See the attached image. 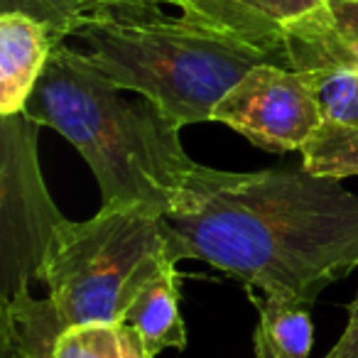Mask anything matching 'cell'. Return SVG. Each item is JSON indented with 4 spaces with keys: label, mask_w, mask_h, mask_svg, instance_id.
I'll return each instance as SVG.
<instances>
[{
    "label": "cell",
    "mask_w": 358,
    "mask_h": 358,
    "mask_svg": "<svg viewBox=\"0 0 358 358\" xmlns=\"http://www.w3.org/2000/svg\"><path fill=\"white\" fill-rule=\"evenodd\" d=\"M169 255L224 270L265 297L312 307L358 265V194L299 167L199 164L162 214Z\"/></svg>",
    "instance_id": "cell-1"
},
{
    "label": "cell",
    "mask_w": 358,
    "mask_h": 358,
    "mask_svg": "<svg viewBox=\"0 0 358 358\" xmlns=\"http://www.w3.org/2000/svg\"><path fill=\"white\" fill-rule=\"evenodd\" d=\"M25 113L66 138L94 172L101 206L167 211L199 162L152 101H130L91 57L66 42L52 50Z\"/></svg>",
    "instance_id": "cell-2"
},
{
    "label": "cell",
    "mask_w": 358,
    "mask_h": 358,
    "mask_svg": "<svg viewBox=\"0 0 358 358\" xmlns=\"http://www.w3.org/2000/svg\"><path fill=\"white\" fill-rule=\"evenodd\" d=\"M76 37L86 55L118 89L152 101L174 125L209 123L214 108L268 55L185 22L103 10Z\"/></svg>",
    "instance_id": "cell-3"
},
{
    "label": "cell",
    "mask_w": 358,
    "mask_h": 358,
    "mask_svg": "<svg viewBox=\"0 0 358 358\" xmlns=\"http://www.w3.org/2000/svg\"><path fill=\"white\" fill-rule=\"evenodd\" d=\"M162 214L115 204L57 229L37 282L47 287L64 327L125 322L145 285L174 260Z\"/></svg>",
    "instance_id": "cell-4"
},
{
    "label": "cell",
    "mask_w": 358,
    "mask_h": 358,
    "mask_svg": "<svg viewBox=\"0 0 358 358\" xmlns=\"http://www.w3.org/2000/svg\"><path fill=\"white\" fill-rule=\"evenodd\" d=\"M37 128L27 113L0 115V302L40 278L52 238L66 221L42 179Z\"/></svg>",
    "instance_id": "cell-5"
},
{
    "label": "cell",
    "mask_w": 358,
    "mask_h": 358,
    "mask_svg": "<svg viewBox=\"0 0 358 358\" xmlns=\"http://www.w3.org/2000/svg\"><path fill=\"white\" fill-rule=\"evenodd\" d=\"M211 120L268 152L302 150L324 123L309 76L275 62L253 66L231 86Z\"/></svg>",
    "instance_id": "cell-6"
},
{
    "label": "cell",
    "mask_w": 358,
    "mask_h": 358,
    "mask_svg": "<svg viewBox=\"0 0 358 358\" xmlns=\"http://www.w3.org/2000/svg\"><path fill=\"white\" fill-rule=\"evenodd\" d=\"M324 0H179L182 20L268 55L280 64L285 32Z\"/></svg>",
    "instance_id": "cell-7"
},
{
    "label": "cell",
    "mask_w": 358,
    "mask_h": 358,
    "mask_svg": "<svg viewBox=\"0 0 358 358\" xmlns=\"http://www.w3.org/2000/svg\"><path fill=\"white\" fill-rule=\"evenodd\" d=\"M280 64L294 71H358V0H324L285 32Z\"/></svg>",
    "instance_id": "cell-8"
},
{
    "label": "cell",
    "mask_w": 358,
    "mask_h": 358,
    "mask_svg": "<svg viewBox=\"0 0 358 358\" xmlns=\"http://www.w3.org/2000/svg\"><path fill=\"white\" fill-rule=\"evenodd\" d=\"M55 47V37L37 20L0 13V115L25 113Z\"/></svg>",
    "instance_id": "cell-9"
},
{
    "label": "cell",
    "mask_w": 358,
    "mask_h": 358,
    "mask_svg": "<svg viewBox=\"0 0 358 358\" xmlns=\"http://www.w3.org/2000/svg\"><path fill=\"white\" fill-rule=\"evenodd\" d=\"M179 270L177 263L169 260L135 297L125 314V324L138 331L145 348L152 358H157L164 348H187V327L179 309Z\"/></svg>",
    "instance_id": "cell-10"
},
{
    "label": "cell",
    "mask_w": 358,
    "mask_h": 358,
    "mask_svg": "<svg viewBox=\"0 0 358 358\" xmlns=\"http://www.w3.org/2000/svg\"><path fill=\"white\" fill-rule=\"evenodd\" d=\"M248 294L260 314L253 336L255 358H312L314 327L307 304L255 297L250 289Z\"/></svg>",
    "instance_id": "cell-11"
},
{
    "label": "cell",
    "mask_w": 358,
    "mask_h": 358,
    "mask_svg": "<svg viewBox=\"0 0 358 358\" xmlns=\"http://www.w3.org/2000/svg\"><path fill=\"white\" fill-rule=\"evenodd\" d=\"M52 358H152L143 338L125 322L64 327Z\"/></svg>",
    "instance_id": "cell-12"
},
{
    "label": "cell",
    "mask_w": 358,
    "mask_h": 358,
    "mask_svg": "<svg viewBox=\"0 0 358 358\" xmlns=\"http://www.w3.org/2000/svg\"><path fill=\"white\" fill-rule=\"evenodd\" d=\"M302 167L317 177H358V125L322 123L299 150Z\"/></svg>",
    "instance_id": "cell-13"
},
{
    "label": "cell",
    "mask_w": 358,
    "mask_h": 358,
    "mask_svg": "<svg viewBox=\"0 0 358 358\" xmlns=\"http://www.w3.org/2000/svg\"><path fill=\"white\" fill-rule=\"evenodd\" d=\"M108 10L106 0H0V13H20L50 30L55 42L76 35L91 17Z\"/></svg>",
    "instance_id": "cell-14"
},
{
    "label": "cell",
    "mask_w": 358,
    "mask_h": 358,
    "mask_svg": "<svg viewBox=\"0 0 358 358\" xmlns=\"http://www.w3.org/2000/svg\"><path fill=\"white\" fill-rule=\"evenodd\" d=\"M312 81L324 123L358 125V71L356 69H314L304 71Z\"/></svg>",
    "instance_id": "cell-15"
},
{
    "label": "cell",
    "mask_w": 358,
    "mask_h": 358,
    "mask_svg": "<svg viewBox=\"0 0 358 358\" xmlns=\"http://www.w3.org/2000/svg\"><path fill=\"white\" fill-rule=\"evenodd\" d=\"M324 358H358V294L348 304V322L338 341Z\"/></svg>",
    "instance_id": "cell-16"
},
{
    "label": "cell",
    "mask_w": 358,
    "mask_h": 358,
    "mask_svg": "<svg viewBox=\"0 0 358 358\" xmlns=\"http://www.w3.org/2000/svg\"><path fill=\"white\" fill-rule=\"evenodd\" d=\"M179 0H106L108 10H157L159 6H177Z\"/></svg>",
    "instance_id": "cell-17"
},
{
    "label": "cell",
    "mask_w": 358,
    "mask_h": 358,
    "mask_svg": "<svg viewBox=\"0 0 358 358\" xmlns=\"http://www.w3.org/2000/svg\"><path fill=\"white\" fill-rule=\"evenodd\" d=\"M0 358H32L25 346L15 341L8 331H0Z\"/></svg>",
    "instance_id": "cell-18"
}]
</instances>
